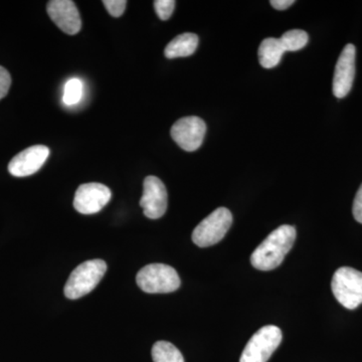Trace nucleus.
Segmentation results:
<instances>
[{
  "label": "nucleus",
  "instance_id": "nucleus-15",
  "mask_svg": "<svg viewBox=\"0 0 362 362\" xmlns=\"http://www.w3.org/2000/svg\"><path fill=\"white\" fill-rule=\"evenodd\" d=\"M151 354L154 362H185L180 350L168 341H157L152 347Z\"/></svg>",
  "mask_w": 362,
  "mask_h": 362
},
{
  "label": "nucleus",
  "instance_id": "nucleus-18",
  "mask_svg": "<svg viewBox=\"0 0 362 362\" xmlns=\"http://www.w3.org/2000/svg\"><path fill=\"white\" fill-rule=\"evenodd\" d=\"M176 2L175 0H156L154 8L161 21H168L175 11Z\"/></svg>",
  "mask_w": 362,
  "mask_h": 362
},
{
  "label": "nucleus",
  "instance_id": "nucleus-14",
  "mask_svg": "<svg viewBox=\"0 0 362 362\" xmlns=\"http://www.w3.org/2000/svg\"><path fill=\"white\" fill-rule=\"evenodd\" d=\"M284 52L285 49L280 40L268 37L259 45L258 52L259 64L265 69L275 68L280 63Z\"/></svg>",
  "mask_w": 362,
  "mask_h": 362
},
{
  "label": "nucleus",
  "instance_id": "nucleus-21",
  "mask_svg": "<svg viewBox=\"0 0 362 362\" xmlns=\"http://www.w3.org/2000/svg\"><path fill=\"white\" fill-rule=\"evenodd\" d=\"M352 213H354V216L356 221L362 223V185L359 187L358 192H357L356 199H354Z\"/></svg>",
  "mask_w": 362,
  "mask_h": 362
},
{
  "label": "nucleus",
  "instance_id": "nucleus-6",
  "mask_svg": "<svg viewBox=\"0 0 362 362\" xmlns=\"http://www.w3.org/2000/svg\"><path fill=\"white\" fill-rule=\"evenodd\" d=\"M282 339V331L277 326H264L247 343L240 362L268 361Z\"/></svg>",
  "mask_w": 362,
  "mask_h": 362
},
{
  "label": "nucleus",
  "instance_id": "nucleus-7",
  "mask_svg": "<svg viewBox=\"0 0 362 362\" xmlns=\"http://www.w3.org/2000/svg\"><path fill=\"white\" fill-rule=\"evenodd\" d=\"M206 125L199 117L189 116L176 121L171 128V137L185 151H195L202 146Z\"/></svg>",
  "mask_w": 362,
  "mask_h": 362
},
{
  "label": "nucleus",
  "instance_id": "nucleus-11",
  "mask_svg": "<svg viewBox=\"0 0 362 362\" xmlns=\"http://www.w3.org/2000/svg\"><path fill=\"white\" fill-rule=\"evenodd\" d=\"M49 149L44 145L28 147L13 157L8 164V171L16 177L35 175L49 158Z\"/></svg>",
  "mask_w": 362,
  "mask_h": 362
},
{
  "label": "nucleus",
  "instance_id": "nucleus-4",
  "mask_svg": "<svg viewBox=\"0 0 362 362\" xmlns=\"http://www.w3.org/2000/svg\"><path fill=\"white\" fill-rule=\"evenodd\" d=\"M331 289L335 298L343 307L354 310L362 304V273L342 267L333 275Z\"/></svg>",
  "mask_w": 362,
  "mask_h": 362
},
{
  "label": "nucleus",
  "instance_id": "nucleus-22",
  "mask_svg": "<svg viewBox=\"0 0 362 362\" xmlns=\"http://www.w3.org/2000/svg\"><path fill=\"white\" fill-rule=\"evenodd\" d=\"M271 6L277 11H286L295 4L294 0H272Z\"/></svg>",
  "mask_w": 362,
  "mask_h": 362
},
{
  "label": "nucleus",
  "instance_id": "nucleus-12",
  "mask_svg": "<svg viewBox=\"0 0 362 362\" xmlns=\"http://www.w3.org/2000/svg\"><path fill=\"white\" fill-rule=\"evenodd\" d=\"M47 14L66 35H77L82 28L80 13L71 0H52L47 6Z\"/></svg>",
  "mask_w": 362,
  "mask_h": 362
},
{
  "label": "nucleus",
  "instance_id": "nucleus-13",
  "mask_svg": "<svg viewBox=\"0 0 362 362\" xmlns=\"http://www.w3.org/2000/svg\"><path fill=\"white\" fill-rule=\"evenodd\" d=\"M199 45V37L194 33H182L177 35L166 45L165 54L168 59L185 58L194 54Z\"/></svg>",
  "mask_w": 362,
  "mask_h": 362
},
{
  "label": "nucleus",
  "instance_id": "nucleus-5",
  "mask_svg": "<svg viewBox=\"0 0 362 362\" xmlns=\"http://www.w3.org/2000/svg\"><path fill=\"white\" fill-rule=\"evenodd\" d=\"M232 223V213L226 207H218L194 228L192 240L201 247L214 246L223 239Z\"/></svg>",
  "mask_w": 362,
  "mask_h": 362
},
{
  "label": "nucleus",
  "instance_id": "nucleus-2",
  "mask_svg": "<svg viewBox=\"0 0 362 362\" xmlns=\"http://www.w3.org/2000/svg\"><path fill=\"white\" fill-rule=\"evenodd\" d=\"M106 271V263L102 259H90L81 264L66 281L64 290L66 297L75 300L89 294L99 284Z\"/></svg>",
  "mask_w": 362,
  "mask_h": 362
},
{
  "label": "nucleus",
  "instance_id": "nucleus-1",
  "mask_svg": "<svg viewBox=\"0 0 362 362\" xmlns=\"http://www.w3.org/2000/svg\"><path fill=\"white\" fill-rule=\"evenodd\" d=\"M295 240L296 228L294 226H279L252 252V267L259 271H271L278 268L284 261L286 255L291 251Z\"/></svg>",
  "mask_w": 362,
  "mask_h": 362
},
{
  "label": "nucleus",
  "instance_id": "nucleus-17",
  "mask_svg": "<svg viewBox=\"0 0 362 362\" xmlns=\"http://www.w3.org/2000/svg\"><path fill=\"white\" fill-rule=\"evenodd\" d=\"M83 95V83L80 78H74L66 83L65 89H64L63 101L64 103L71 106L80 102Z\"/></svg>",
  "mask_w": 362,
  "mask_h": 362
},
{
  "label": "nucleus",
  "instance_id": "nucleus-8",
  "mask_svg": "<svg viewBox=\"0 0 362 362\" xmlns=\"http://www.w3.org/2000/svg\"><path fill=\"white\" fill-rule=\"evenodd\" d=\"M168 195L165 185L156 176H147L143 182V195L140 206L143 213L151 220L164 216L168 209Z\"/></svg>",
  "mask_w": 362,
  "mask_h": 362
},
{
  "label": "nucleus",
  "instance_id": "nucleus-9",
  "mask_svg": "<svg viewBox=\"0 0 362 362\" xmlns=\"http://www.w3.org/2000/svg\"><path fill=\"white\" fill-rule=\"evenodd\" d=\"M112 192L102 183L90 182L80 185L76 192L74 206L78 213L94 214L99 213L111 201Z\"/></svg>",
  "mask_w": 362,
  "mask_h": 362
},
{
  "label": "nucleus",
  "instance_id": "nucleus-19",
  "mask_svg": "<svg viewBox=\"0 0 362 362\" xmlns=\"http://www.w3.org/2000/svg\"><path fill=\"white\" fill-rule=\"evenodd\" d=\"M104 6L114 18H120L125 11L127 1L126 0H104Z\"/></svg>",
  "mask_w": 362,
  "mask_h": 362
},
{
  "label": "nucleus",
  "instance_id": "nucleus-10",
  "mask_svg": "<svg viewBox=\"0 0 362 362\" xmlns=\"http://www.w3.org/2000/svg\"><path fill=\"white\" fill-rule=\"evenodd\" d=\"M356 47L349 44L345 45L338 59L332 86L333 94L338 99L346 97L354 85L356 76Z\"/></svg>",
  "mask_w": 362,
  "mask_h": 362
},
{
  "label": "nucleus",
  "instance_id": "nucleus-3",
  "mask_svg": "<svg viewBox=\"0 0 362 362\" xmlns=\"http://www.w3.org/2000/svg\"><path fill=\"white\" fill-rule=\"evenodd\" d=\"M136 282L142 291L150 294H164L176 291L180 286V278L173 267L151 264L138 272Z\"/></svg>",
  "mask_w": 362,
  "mask_h": 362
},
{
  "label": "nucleus",
  "instance_id": "nucleus-20",
  "mask_svg": "<svg viewBox=\"0 0 362 362\" xmlns=\"http://www.w3.org/2000/svg\"><path fill=\"white\" fill-rule=\"evenodd\" d=\"M11 85V75L4 66H0V100L6 96Z\"/></svg>",
  "mask_w": 362,
  "mask_h": 362
},
{
  "label": "nucleus",
  "instance_id": "nucleus-16",
  "mask_svg": "<svg viewBox=\"0 0 362 362\" xmlns=\"http://www.w3.org/2000/svg\"><path fill=\"white\" fill-rule=\"evenodd\" d=\"M281 44L285 52H296L303 49L308 44V33L301 30H292L285 33L280 37Z\"/></svg>",
  "mask_w": 362,
  "mask_h": 362
}]
</instances>
